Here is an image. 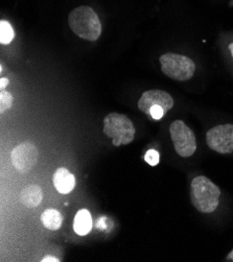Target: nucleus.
<instances>
[{"instance_id":"dca6fc26","label":"nucleus","mask_w":233,"mask_h":262,"mask_svg":"<svg viewBox=\"0 0 233 262\" xmlns=\"http://www.w3.org/2000/svg\"><path fill=\"white\" fill-rule=\"evenodd\" d=\"M165 114L166 112L164 109L161 106H158V104H155L150 110V116L155 120H160Z\"/></svg>"},{"instance_id":"423d86ee","label":"nucleus","mask_w":233,"mask_h":262,"mask_svg":"<svg viewBox=\"0 0 233 262\" xmlns=\"http://www.w3.org/2000/svg\"><path fill=\"white\" fill-rule=\"evenodd\" d=\"M206 143L216 152L226 155L233 152V124H219L206 134Z\"/></svg>"},{"instance_id":"6e6552de","label":"nucleus","mask_w":233,"mask_h":262,"mask_svg":"<svg viewBox=\"0 0 233 262\" xmlns=\"http://www.w3.org/2000/svg\"><path fill=\"white\" fill-rule=\"evenodd\" d=\"M155 104L161 106L164 111L167 113L173 109L175 101L170 93L163 90H149L142 93L141 97L138 100V109L146 115H150V110Z\"/></svg>"},{"instance_id":"f8f14e48","label":"nucleus","mask_w":233,"mask_h":262,"mask_svg":"<svg viewBox=\"0 0 233 262\" xmlns=\"http://www.w3.org/2000/svg\"><path fill=\"white\" fill-rule=\"evenodd\" d=\"M40 219L43 226L50 231L59 230L63 224V215L54 208L46 209L41 214Z\"/></svg>"},{"instance_id":"f3484780","label":"nucleus","mask_w":233,"mask_h":262,"mask_svg":"<svg viewBox=\"0 0 233 262\" xmlns=\"http://www.w3.org/2000/svg\"><path fill=\"white\" fill-rule=\"evenodd\" d=\"M8 85H9V80L7 77H3L2 80H0V88H2V90H4Z\"/></svg>"},{"instance_id":"f257e3e1","label":"nucleus","mask_w":233,"mask_h":262,"mask_svg":"<svg viewBox=\"0 0 233 262\" xmlns=\"http://www.w3.org/2000/svg\"><path fill=\"white\" fill-rule=\"evenodd\" d=\"M221 189L205 176L196 177L190 183V202L201 213L215 212L220 204Z\"/></svg>"},{"instance_id":"aec40b11","label":"nucleus","mask_w":233,"mask_h":262,"mask_svg":"<svg viewBox=\"0 0 233 262\" xmlns=\"http://www.w3.org/2000/svg\"><path fill=\"white\" fill-rule=\"evenodd\" d=\"M229 51H230V55H231V57L233 58V43H231L230 45H229Z\"/></svg>"},{"instance_id":"7ed1b4c3","label":"nucleus","mask_w":233,"mask_h":262,"mask_svg":"<svg viewBox=\"0 0 233 262\" xmlns=\"http://www.w3.org/2000/svg\"><path fill=\"white\" fill-rule=\"evenodd\" d=\"M136 129L132 120L124 114L112 112L103 118V134L112 139L115 147L131 143Z\"/></svg>"},{"instance_id":"2eb2a0df","label":"nucleus","mask_w":233,"mask_h":262,"mask_svg":"<svg viewBox=\"0 0 233 262\" xmlns=\"http://www.w3.org/2000/svg\"><path fill=\"white\" fill-rule=\"evenodd\" d=\"M144 160L151 166H156L159 164L160 156L156 149H149L144 155Z\"/></svg>"},{"instance_id":"6ab92c4d","label":"nucleus","mask_w":233,"mask_h":262,"mask_svg":"<svg viewBox=\"0 0 233 262\" xmlns=\"http://www.w3.org/2000/svg\"><path fill=\"white\" fill-rule=\"evenodd\" d=\"M226 260H228V261H232V262H233V250L228 254V256L226 257Z\"/></svg>"},{"instance_id":"20e7f679","label":"nucleus","mask_w":233,"mask_h":262,"mask_svg":"<svg viewBox=\"0 0 233 262\" xmlns=\"http://www.w3.org/2000/svg\"><path fill=\"white\" fill-rule=\"evenodd\" d=\"M161 71L174 81H189L196 72L195 62L187 56L167 52L159 58Z\"/></svg>"},{"instance_id":"0eeeda50","label":"nucleus","mask_w":233,"mask_h":262,"mask_svg":"<svg viewBox=\"0 0 233 262\" xmlns=\"http://www.w3.org/2000/svg\"><path fill=\"white\" fill-rule=\"evenodd\" d=\"M39 159V150L32 142H23L17 145L11 154L13 166L21 173L31 171Z\"/></svg>"},{"instance_id":"4468645a","label":"nucleus","mask_w":233,"mask_h":262,"mask_svg":"<svg viewBox=\"0 0 233 262\" xmlns=\"http://www.w3.org/2000/svg\"><path fill=\"white\" fill-rule=\"evenodd\" d=\"M13 101V95L8 91L2 90V92H0V113L3 114L9 110L12 107Z\"/></svg>"},{"instance_id":"9d476101","label":"nucleus","mask_w":233,"mask_h":262,"mask_svg":"<svg viewBox=\"0 0 233 262\" xmlns=\"http://www.w3.org/2000/svg\"><path fill=\"white\" fill-rule=\"evenodd\" d=\"M43 200V190L38 185H29L20 193L21 203L28 208L38 207Z\"/></svg>"},{"instance_id":"f03ea898","label":"nucleus","mask_w":233,"mask_h":262,"mask_svg":"<svg viewBox=\"0 0 233 262\" xmlns=\"http://www.w3.org/2000/svg\"><path fill=\"white\" fill-rule=\"evenodd\" d=\"M70 30L81 39L96 41L101 35V23L90 7L82 6L72 10L68 16Z\"/></svg>"},{"instance_id":"a211bd4d","label":"nucleus","mask_w":233,"mask_h":262,"mask_svg":"<svg viewBox=\"0 0 233 262\" xmlns=\"http://www.w3.org/2000/svg\"><path fill=\"white\" fill-rule=\"evenodd\" d=\"M42 261L43 262H46V261H56V262H58V261H60L57 257H51V256H46V257H44L43 259H42Z\"/></svg>"},{"instance_id":"ddd939ff","label":"nucleus","mask_w":233,"mask_h":262,"mask_svg":"<svg viewBox=\"0 0 233 262\" xmlns=\"http://www.w3.org/2000/svg\"><path fill=\"white\" fill-rule=\"evenodd\" d=\"M15 38V32L12 25L7 20L0 21V43L3 45L10 44Z\"/></svg>"},{"instance_id":"39448f33","label":"nucleus","mask_w":233,"mask_h":262,"mask_svg":"<svg viewBox=\"0 0 233 262\" xmlns=\"http://www.w3.org/2000/svg\"><path fill=\"white\" fill-rule=\"evenodd\" d=\"M170 135L176 152L182 158H189L197 150L196 135L183 120L177 119L171 123Z\"/></svg>"},{"instance_id":"9b49d317","label":"nucleus","mask_w":233,"mask_h":262,"mask_svg":"<svg viewBox=\"0 0 233 262\" xmlns=\"http://www.w3.org/2000/svg\"><path fill=\"white\" fill-rule=\"evenodd\" d=\"M92 229V217L87 209L77 211L73 220V230L77 235L85 236Z\"/></svg>"},{"instance_id":"1a4fd4ad","label":"nucleus","mask_w":233,"mask_h":262,"mask_svg":"<svg viewBox=\"0 0 233 262\" xmlns=\"http://www.w3.org/2000/svg\"><path fill=\"white\" fill-rule=\"evenodd\" d=\"M55 188L62 194L70 193L75 187L74 176L65 167L58 168L53 177Z\"/></svg>"}]
</instances>
